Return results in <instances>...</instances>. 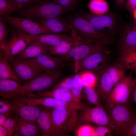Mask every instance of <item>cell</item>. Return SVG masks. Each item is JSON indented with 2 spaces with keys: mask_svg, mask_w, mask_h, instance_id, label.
I'll use <instances>...</instances> for the list:
<instances>
[{
  "mask_svg": "<svg viewBox=\"0 0 136 136\" xmlns=\"http://www.w3.org/2000/svg\"><path fill=\"white\" fill-rule=\"evenodd\" d=\"M103 45L94 42L81 43L73 47L66 54L57 57L63 65L72 62L76 64L93 53L105 49Z\"/></svg>",
  "mask_w": 136,
  "mask_h": 136,
  "instance_id": "7c38bea8",
  "label": "cell"
},
{
  "mask_svg": "<svg viewBox=\"0 0 136 136\" xmlns=\"http://www.w3.org/2000/svg\"><path fill=\"white\" fill-rule=\"evenodd\" d=\"M49 48L36 41L29 43L14 58L25 59L35 58L39 55L48 53Z\"/></svg>",
  "mask_w": 136,
  "mask_h": 136,
  "instance_id": "603a6c76",
  "label": "cell"
},
{
  "mask_svg": "<svg viewBox=\"0 0 136 136\" xmlns=\"http://www.w3.org/2000/svg\"><path fill=\"white\" fill-rule=\"evenodd\" d=\"M10 29L9 37L5 48L0 51L9 60L14 59L29 44L19 31L12 27Z\"/></svg>",
  "mask_w": 136,
  "mask_h": 136,
  "instance_id": "5bb4252c",
  "label": "cell"
},
{
  "mask_svg": "<svg viewBox=\"0 0 136 136\" xmlns=\"http://www.w3.org/2000/svg\"><path fill=\"white\" fill-rule=\"evenodd\" d=\"M9 79L21 84V80L15 73L9 61L0 52V80Z\"/></svg>",
  "mask_w": 136,
  "mask_h": 136,
  "instance_id": "484cf974",
  "label": "cell"
},
{
  "mask_svg": "<svg viewBox=\"0 0 136 136\" xmlns=\"http://www.w3.org/2000/svg\"><path fill=\"white\" fill-rule=\"evenodd\" d=\"M21 9L8 0H0V16L11 15Z\"/></svg>",
  "mask_w": 136,
  "mask_h": 136,
  "instance_id": "d6a6232c",
  "label": "cell"
},
{
  "mask_svg": "<svg viewBox=\"0 0 136 136\" xmlns=\"http://www.w3.org/2000/svg\"><path fill=\"white\" fill-rule=\"evenodd\" d=\"M34 94L41 96L52 97L65 102L75 103L73 101L71 91L65 89L52 88L48 90L38 92Z\"/></svg>",
  "mask_w": 136,
  "mask_h": 136,
  "instance_id": "d4e9b609",
  "label": "cell"
},
{
  "mask_svg": "<svg viewBox=\"0 0 136 136\" xmlns=\"http://www.w3.org/2000/svg\"><path fill=\"white\" fill-rule=\"evenodd\" d=\"M72 10L53 2L44 1L21 9L12 16L29 19L36 22L43 20L59 16Z\"/></svg>",
  "mask_w": 136,
  "mask_h": 136,
  "instance_id": "7a4b0ae2",
  "label": "cell"
},
{
  "mask_svg": "<svg viewBox=\"0 0 136 136\" xmlns=\"http://www.w3.org/2000/svg\"><path fill=\"white\" fill-rule=\"evenodd\" d=\"M16 117H9L7 119L3 126L6 129L8 136H14L15 129Z\"/></svg>",
  "mask_w": 136,
  "mask_h": 136,
  "instance_id": "b9f144b4",
  "label": "cell"
},
{
  "mask_svg": "<svg viewBox=\"0 0 136 136\" xmlns=\"http://www.w3.org/2000/svg\"><path fill=\"white\" fill-rule=\"evenodd\" d=\"M47 31L48 34H60L74 31L69 22L59 16L43 20L36 22Z\"/></svg>",
  "mask_w": 136,
  "mask_h": 136,
  "instance_id": "e0dca14e",
  "label": "cell"
},
{
  "mask_svg": "<svg viewBox=\"0 0 136 136\" xmlns=\"http://www.w3.org/2000/svg\"><path fill=\"white\" fill-rule=\"evenodd\" d=\"M21 9L29 6L41 2L44 0H8Z\"/></svg>",
  "mask_w": 136,
  "mask_h": 136,
  "instance_id": "60d3db41",
  "label": "cell"
},
{
  "mask_svg": "<svg viewBox=\"0 0 136 136\" xmlns=\"http://www.w3.org/2000/svg\"><path fill=\"white\" fill-rule=\"evenodd\" d=\"M75 35L84 43L94 42L101 45L111 44L114 37L104 35L97 30L86 19L77 15L68 17Z\"/></svg>",
  "mask_w": 136,
  "mask_h": 136,
  "instance_id": "6da1fadb",
  "label": "cell"
},
{
  "mask_svg": "<svg viewBox=\"0 0 136 136\" xmlns=\"http://www.w3.org/2000/svg\"><path fill=\"white\" fill-rule=\"evenodd\" d=\"M124 7L129 12L133 14L136 10V0H126Z\"/></svg>",
  "mask_w": 136,
  "mask_h": 136,
  "instance_id": "ee69618b",
  "label": "cell"
},
{
  "mask_svg": "<svg viewBox=\"0 0 136 136\" xmlns=\"http://www.w3.org/2000/svg\"><path fill=\"white\" fill-rule=\"evenodd\" d=\"M49 108L57 136L74 132L79 124V109L65 107Z\"/></svg>",
  "mask_w": 136,
  "mask_h": 136,
  "instance_id": "3957f363",
  "label": "cell"
},
{
  "mask_svg": "<svg viewBox=\"0 0 136 136\" xmlns=\"http://www.w3.org/2000/svg\"><path fill=\"white\" fill-rule=\"evenodd\" d=\"M14 136H31L24 121L17 117L15 120V129Z\"/></svg>",
  "mask_w": 136,
  "mask_h": 136,
  "instance_id": "74e56055",
  "label": "cell"
},
{
  "mask_svg": "<svg viewBox=\"0 0 136 136\" xmlns=\"http://www.w3.org/2000/svg\"><path fill=\"white\" fill-rule=\"evenodd\" d=\"M133 71L134 73V83L130 93V101L134 103L136 106V70Z\"/></svg>",
  "mask_w": 136,
  "mask_h": 136,
  "instance_id": "f6af8a7d",
  "label": "cell"
},
{
  "mask_svg": "<svg viewBox=\"0 0 136 136\" xmlns=\"http://www.w3.org/2000/svg\"><path fill=\"white\" fill-rule=\"evenodd\" d=\"M8 117L6 115L0 113V126H3Z\"/></svg>",
  "mask_w": 136,
  "mask_h": 136,
  "instance_id": "7dc6e473",
  "label": "cell"
},
{
  "mask_svg": "<svg viewBox=\"0 0 136 136\" xmlns=\"http://www.w3.org/2000/svg\"><path fill=\"white\" fill-rule=\"evenodd\" d=\"M56 0H53V2H54V1H56Z\"/></svg>",
  "mask_w": 136,
  "mask_h": 136,
  "instance_id": "f907efd6",
  "label": "cell"
},
{
  "mask_svg": "<svg viewBox=\"0 0 136 136\" xmlns=\"http://www.w3.org/2000/svg\"><path fill=\"white\" fill-rule=\"evenodd\" d=\"M24 122L31 136H42V134L40 128L37 125L25 121Z\"/></svg>",
  "mask_w": 136,
  "mask_h": 136,
  "instance_id": "7bdbcfd3",
  "label": "cell"
},
{
  "mask_svg": "<svg viewBox=\"0 0 136 136\" xmlns=\"http://www.w3.org/2000/svg\"><path fill=\"white\" fill-rule=\"evenodd\" d=\"M32 59L45 71L50 72L61 69L64 65L58 58L48 53L41 54Z\"/></svg>",
  "mask_w": 136,
  "mask_h": 136,
  "instance_id": "7402d4cb",
  "label": "cell"
},
{
  "mask_svg": "<svg viewBox=\"0 0 136 136\" xmlns=\"http://www.w3.org/2000/svg\"><path fill=\"white\" fill-rule=\"evenodd\" d=\"M106 67L94 74L97 78L95 89L104 107L114 87L113 82L107 72Z\"/></svg>",
  "mask_w": 136,
  "mask_h": 136,
  "instance_id": "2e32d148",
  "label": "cell"
},
{
  "mask_svg": "<svg viewBox=\"0 0 136 136\" xmlns=\"http://www.w3.org/2000/svg\"><path fill=\"white\" fill-rule=\"evenodd\" d=\"M36 125L40 128L42 136H57L49 108H42L37 118Z\"/></svg>",
  "mask_w": 136,
  "mask_h": 136,
  "instance_id": "ffe728a7",
  "label": "cell"
},
{
  "mask_svg": "<svg viewBox=\"0 0 136 136\" xmlns=\"http://www.w3.org/2000/svg\"><path fill=\"white\" fill-rule=\"evenodd\" d=\"M133 71L130 70L129 74L111 90L104 107L107 112L115 105L129 103L130 93L134 83Z\"/></svg>",
  "mask_w": 136,
  "mask_h": 136,
  "instance_id": "5b68a950",
  "label": "cell"
},
{
  "mask_svg": "<svg viewBox=\"0 0 136 136\" xmlns=\"http://www.w3.org/2000/svg\"><path fill=\"white\" fill-rule=\"evenodd\" d=\"M10 29L2 16H0V48L2 50L5 48L8 40Z\"/></svg>",
  "mask_w": 136,
  "mask_h": 136,
  "instance_id": "e575fe53",
  "label": "cell"
},
{
  "mask_svg": "<svg viewBox=\"0 0 136 136\" xmlns=\"http://www.w3.org/2000/svg\"><path fill=\"white\" fill-rule=\"evenodd\" d=\"M9 61L15 73L23 84L45 72L31 59L14 58Z\"/></svg>",
  "mask_w": 136,
  "mask_h": 136,
  "instance_id": "9c48e42d",
  "label": "cell"
},
{
  "mask_svg": "<svg viewBox=\"0 0 136 136\" xmlns=\"http://www.w3.org/2000/svg\"><path fill=\"white\" fill-rule=\"evenodd\" d=\"M61 70L45 71L23 84V87L27 92L33 93L49 90L62 79Z\"/></svg>",
  "mask_w": 136,
  "mask_h": 136,
  "instance_id": "8992f818",
  "label": "cell"
},
{
  "mask_svg": "<svg viewBox=\"0 0 136 136\" xmlns=\"http://www.w3.org/2000/svg\"><path fill=\"white\" fill-rule=\"evenodd\" d=\"M126 0H114L115 6L118 9H120L124 6Z\"/></svg>",
  "mask_w": 136,
  "mask_h": 136,
  "instance_id": "bcb514c9",
  "label": "cell"
},
{
  "mask_svg": "<svg viewBox=\"0 0 136 136\" xmlns=\"http://www.w3.org/2000/svg\"><path fill=\"white\" fill-rule=\"evenodd\" d=\"M16 100L30 105H40L49 108H55L61 107H72L79 109L80 104L75 103L63 102L50 97L40 96L36 97L24 98Z\"/></svg>",
  "mask_w": 136,
  "mask_h": 136,
  "instance_id": "d6986e66",
  "label": "cell"
},
{
  "mask_svg": "<svg viewBox=\"0 0 136 136\" xmlns=\"http://www.w3.org/2000/svg\"><path fill=\"white\" fill-rule=\"evenodd\" d=\"M132 24L133 27L136 30V23H134V24Z\"/></svg>",
  "mask_w": 136,
  "mask_h": 136,
  "instance_id": "681fc988",
  "label": "cell"
},
{
  "mask_svg": "<svg viewBox=\"0 0 136 136\" xmlns=\"http://www.w3.org/2000/svg\"><path fill=\"white\" fill-rule=\"evenodd\" d=\"M73 77L70 75L61 79L57 82L52 88H62L66 89L70 91L72 89L73 84Z\"/></svg>",
  "mask_w": 136,
  "mask_h": 136,
  "instance_id": "f35d334b",
  "label": "cell"
},
{
  "mask_svg": "<svg viewBox=\"0 0 136 136\" xmlns=\"http://www.w3.org/2000/svg\"><path fill=\"white\" fill-rule=\"evenodd\" d=\"M0 136H8L7 130L4 126H0Z\"/></svg>",
  "mask_w": 136,
  "mask_h": 136,
  "instance_id": "c3c4849f",
  "label": "cell"
},
{
  "mask_svg": "<svg viewBox=\"0 0 136 136\" xmlns=\"http://www.w3.org/2000/svg\"><path fill=\"white\" fill-rule=\"evenodd\" d=\"M115 133L111 128L107 126L97 125L95 126L94 136H111Z\"/></svg>",
  "mask_w": 136,
  "mask_h": 136,
  "instance_id": "ab89813d",
  "label": "cell"
},
{
  "mask_svg": "<svg viewBox=\"0 0 136 136\" xmlns=\"http://www.w3.org/2000/svg\"><path fill=\"white\" fill-rule=\"evenodd\" d=\"M0 113L9 117H17L15 105L10 101L1 98L0 100Z\"/></svg>",
  "mask_w": 136,
  "mask_h": 136,
  "instance_id": "1f68e13d",
  "label": "cell"
},
{
  "mask_svg": "<svg viewBox=\"0 0 136 136\" xmlns=\"http://www.w3.org/2000/svg\"><path fill=\"white\" fill-rule=\"evenodd\" d=\"M82 91L84 93L86 99L90 104L95 106L104 108L95 87L87 86L84 87Z\"/></svg>",
  "mask_w": 136,
  "mask_h": 136,
  "instance_id": "4dcf8cb0",
  "label": "cell"
},
{
  "mask_svg": "<svg viewBox=\"0 0 136 136\" xmlns=\"http://www.w3.org/2000/svg\"><path fill=\"white\" fill-rule=\"evenodd\" d=\"M95 126L87 124H80L74 132L75 136H94Z\"/></svg>",
  "mask_w": 136,
  "mask_h": 136,
  "instance_id": "d590c367",
  "label": "cell"
},
{
  "mask_svg": "<svg viewBox=\"0 0 136 136\" xmlns=\"http://www.w3.org/2000/svg\"><path fill=\"white\" fill-rule=\"evenodd\" d=\"M111 59L105 49L99 50L86 57L75 64L76 69L80 72L88 71L95 74L106 67Z\"/></svg>",
  "mask_w": 136,
  "mask_h": 136,
  "instance_id": "ba28073f",
  "label": "cell"
},
{
  "mask_svg": "<svg viewBox=\"0 0 136 136\" xmlns=\"http://www.w3.org/2000/svg\"><path fill=\"white\" fill-rule=\"evenodd\" d=\"M117 135L122 136H136V113L135 112L123 129Z\"/></svg>",
  "mask_w": 136,
  "mask_h": 136,
  "instance_id": "836d02e7",
  "label": "cell"
},
{
  "mask_svg": "<svg viewBox=\"0 0 136 136\" xmlns=\"http://www.w3.org/2000/svg\"><path fill=\"white\" fill-rule=\"evenodd\" d=\"M106 69L114 84V87L126 76L128 69L123 65L115 62L113 64H110Z\"/></svg>",
  "mask_w": 136,
  "mask_h": 136,
  "instance_id": "83f0119b",
  "label": "cell"
},
{
  "mask_svg": "<svg viewBox=\"0 0 136 136\" xmlns=\"http://www.w3.org/2000/svg\"><path fill=\"white\" fill-rule=\"evenodd\" d=\"M2 17L11 27L23 33L32 35L48 33L47 31L38 24L29 19L12 15Z\"/></svg>",
  "mask_w": 136,
  "mask_h": 136,
  "instance_id": "4fadbf2b",
  "label": "cell"
},
{
  "mask_svg": "<svg viewBox=\"0 0 136 136\" xmlns=\"http://www.w3.org/2000/svg\"><path fill=\"white\" fill-rule=\"evenodd\" d=\"M88 8L91 13L96 15H100L108 12V4L105 0H90Z\"/></svg>",
  "mask_w": 136,
  "mask_h": 136,
  "instance_id": "f546056e",
  "label": "cell"
},
{
  "mask_svg": "<svg viewBox=\"0 0 136 136\" xmlns=\"http://www.w3.org/2000/svg\"><path fill=\"white\" fill-rule=\"evenodd\" d=\"M117 46L120 54L127 50L136 47V30L132 24H125L120 29Z\"/></svg>",
  "mask_w": 136,
  "mask_h": 136,
  "instance_id": "ac0fdd59",
  "label": "cell"
},
{
  "mask_svg": "<svg viewBox=\"0 0 136 136\" xmlns=\"http://www.w3.org/2000/svg\"><path fill=\"white\" fill-rule=\"evenodd\" d=\"M71 37L62 40L56 46L49 48L48 53L57 57L67 53L73 47L83 43L75 34Z\"/></svg>",
  "mask_w": 136,
  "mask_h": 136,
  "instance_id": "cb8c5ba5",
  "label": "cell"
},
{
  "mask_svg": "<svg viewBox=\"0 0 136 136\" xmlns=\"http://www.w3.org/2000/svg\"><path fill=\"white\" fill-rule=\"evenodd\" d=\"M0 96L1 98L12 101L18 99L41 96L27 92L22 85L16 81L1 79L0 80Z\"/></svg>",
  "mask_w": 136,
  "mask_h": 136,
  "instance_id": "8fae6325",
  "label": "cell"
},
{
  "mask_svg": "<svg viewBox=\"0 0 136 136\" xmlns=\"http://www.w3.org/2000/svg\"><path fill=\"white\" fill-rule=\"evenodd\" d=\"M107 112L116 135L123 129L135 113L130 103L115 105Z\"/></svg>",
  "mask_w": 136,
  "mask_h": 136,
  "instance_id": "30bf717a",
  "label": "cell"
},
{
  "mask_svg": "<svg viewBox=\"0 0 136 136\" xmlns=\"http://www.w3.org/2000/svg\"><path fill=\"white\" fill-rule=\"evenodd\" d=\"M84 87L87 86L95 87L97 82V78L93 73L88 71L82 72L79 73Z\"/></svg>",
  "mask_w": 136,
  "mask_h": 136,
  "instance_id": "8d00e7d4",
  "label": "cell"
},
{
  "mask_svg": "<svg viewBox=\"0 0 136 136\" xmlns=\"http://www.w3.org/2000/svg\"><path fill=\"white\" fill-rule=\"evenodd\" d=\"M10 101L16 105V113L18 117L25 122L36 124L42 106L28 105L18 100Z\"/></svg>",
  "mask_w": 136,
  "mask_h": 136,
  "instance_id": "9a60e30c",
  "label": "cell"
},
{
  "mask_svg": "<svg viewBox=\"0 0 136 136\" xmlns=\"http://www.w3.org/2000/svg\"><path fill=\"white\" fill-rule=\"evenodd\" d=\"M128 70H136V47L128 49L120 54L116 62Z\"/></svg>",
  "mask_w": 136,
  "mask_h": 136,
  "instance_id": "4316f807",
  "label": "cell"
},
{
  "mask_svg": "<svg viewBox=\"0 0 136 136\" xmlns=\"http://www.w3.org/2000/svg\"><path fill=\"white\" fill-rule=\"evenodd\" d=\"M25 36L30 43L36 41L49 48L54 46L62 40L73 36L68 33L52 34L45 33L37 35L25 34Z\"/></svg>",
  "mask_w": 136,
  "mask_h": 136,
  "instance_id": "44dd1931",
  "label": "cell"
},
{
  "mask_svg": "<svg viewBox=\"0 0 136 136\" xmlns=\"http://www.w3.org/2000/svg\"><path fill=\"white\" fill-rule=\"evenodd\" d=\"M84 86L80 76L77 73L74 75L73 87L71 91L73 101L77 104H81V94Z\"/></svg>",
  "mask_w": 136,
  "mask_h": 136,
  "instance_id": "f1b7e54d",
  "label": "cell"
},
{
  "mask_svg": "<svg viewBox=\"0 0 136 136\" xmlns=\"http://www.w3.org/2000/svg\"><path fill=\"white\" fill-rule=\"evenodd\" d=\"M87 20L97 30L106 35L114 37L121 27L117 15L113 12L96 15L91 13H82L78 14Z\"/></svg>",
  "mask_w": 136,
  "mask_h": 136,
  "instance_id": "277c9868",
  "label": "cell"
},
{
  "mask_svg": "<svg viewBox=\"0 0 136 136\" xmlns=\"http://www.w3.org/2000/svg\"><path fill=\"white\" fill-rule=\"evenodd\" d=\"M78 110L79 124L104 125L110 127L114 130L113 126L104 107L97 106L90 107L84 105Z\"/></svg>",
  "mask_w": 136,
  "mask_h": 136,
  "instance_id": "52a82bcc",
  "label": "cell"
}]
</instances>
